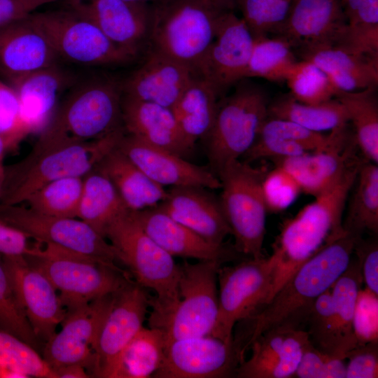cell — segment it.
<instances>
[{
    "instance_id": "19",
    "label": "cell",
    "mask_w": 378,
    "mask_h": 378,
    "mask_svg": "<svg viewBox=\"0 0 378 378\" xmlns=\"http://www.w3.org/2000/svg\"><path fill=\"white\" fill-rule=\"evenodd\" d=\"M66 7L92 22L118 48L136 59L147 50L149 4L124 0H65Z\"/></svg>"
},
{
    "instance_id": "26",
    "label": "cell",
    "mask_w": 378,
    "mask_h": 378,
    "mask_svg": "<svg viewBox=\"0 0 378 378\" xmlns=\"http://www.w3.org/2000/svg\"><path fill=\"white\" fill-rule=\"evenodd\" d=\"M356 141L349 128L332 147L321 151L276 160L289 172L302 192L316 197L335 184L344 173L360 162Z\"/></svg>"
},
{
    "instance_id": "16",
    "label": "cell",
    "mask_w": 378,
    "mask_h": 378,
    "mask_svg": "<svg viewBox=\"0 0 378 378\" xmlns=\"http://www.w3.org/2000/svg\"><path fill=\"white\" fill-rule=\"evenodd\" d=\"M144 288L130 280L114 293L94 345L91 377L106 378L119 354L143 327L150 300Z\"/></svg>"
},
{
    "instance_id": "3",
    "label": "cell",
    "mask_w": 378,
    "mask_h": 378,
    "mask_svg": "<svg viewBox=\"0 0 378 378\" xmlns=\"http://www.w3.org/2000/svg\"><path fill=\"white\" fill-rule=\"evenodd\" d=\"M122 80L103 74L80 76L59 102L29 155L104 137L124 129Z\"/></svg>"
},
{
    "instance_id": "38",
    "label": "cell",
    "mask_w": 378,
    "mask_h": 378,
    "mask_svg": "<svg viewBox=\"0 0 378 378\" xmlns=\"http://www.w3.org/2000/svg\"><path fill=\"white\" fill-rule=\"evenodd\" d=\"M376 88L340 92L336 98L348 113L358 147L369 161L377 164L378 103Z\"/></svg>"
},
{
    "instance_id": "45",
    "label": "cell",
    "mask_w": 378,
    "mask_h": 378,
    "mask_svg": "<svg viewBox=\"0 0 378 378\" xmlns=\"http://www.w3.org/2000/svg\"><path fill=\"white\" fill-rule=\"evenodd\" d=\"M307 325V330L312 344L318 349L336 356L331 287L321 293L313 302Z\"/></svg>"
},
{
    "instance_id": "47",
    "label": "cell",
    "mask_w": 378,
    "mask_h": 378,
    "mask_svg": "<svg viewBox=\"0 0 378 378\" xmlns=\"http://www.w3.org/2000/svg\"><path fill=\"white\" fill-rule=\"evenodd\" d=\"M344 360L318 349L310 342L304 347L293 377L346 378V364Z\"/></svg>"
},
{
    "instance_id": "59",
    "label": "cell",
    "mask_w": 378,
    "mask_h": 378,
    "mask_svg": "<svg viewBox=\"0 0 378 378\" xmlns=\"http://www.w3.org/2000/svg\"><path fill=\"white\" fill-rule=\"evenodd\" d=\"M124 1L134 2V3L150 4L155 0H124Z\"/></svg>"
},
{
    "instance_id": "40",
    "label": "cell",
    "mask_w": 378,
    "mask_h": 378,
    "mask_svg": "<svg viewBox=\"0 0 378 378\" xmlns=\"http://www.w3.org/2000/svg\"><path fill=\"white\" fill-rule=\"evenodd\" d=\"M56 378L39 352L27 343L0 329V378Z\"/></svg>"
},
{
    "instance_id": "50",
    "label": "cell",
    "mask_w": 378,
    "mask_h": 378,
    "mask_svg": "<svg viewBox=\"0 0 378 378\" xmlns=\"http://www.w3.org/2000/svg\"><path fill=\"white\" fill-rule=\"evenodd\" d=\"M353 254L358 262L363 285L378 295V244L375 239H363L359 237L355 243Z\"/></svg>"
},
{
    "instance_id": "48",
    "label": "cell",
    "mask_w": 378,
    "mask_h": 378,
    "mask_svg": "<svg viewBox=\"0 0 378 378\" xmlns=\"http://www.w3.org/2000/svg\"><path fill=\"white\" fill-rule=\"evenodd\" d=\"M0 135L9 150L16 148L28 134L20 115V102L13 87L0 78Z\"/></svg>"
},
{
    "instance_id": "7",
    "label": "cell",
    "mask_w": 378,
    "mask_h": 378,
    "mask_svg": "<svg viewBox=\"0 0 378 378\" xmlns=\"http://www.w3.org/2000/svg\"><path fill=\"white\" fill-rule=\"evenodd\" d=\"M235 85L229 96L219 100L212 128L204 139L209 169L216 176L247 152L268 118L269 102L263 89L243 79Z\"/></svg>"
},
{
    "instance_id": "33",
    "label": "cell",
    "mask_w": 378,
    "mask_h": 378,
    "mask_svg": "<svg viewBox=\"0 0 378 378\" xmlns=\"http://www.w3.org/2000/svg\"><path fill=\"white\" fill-rule=\"evenodd\" d=\"M362 286L358 262L356 259H351L346 269L331 286L335 354L342 359H346L349 352L358 346L354 329V316Z\"/></svg>"
},
{
    "instance_id": "25",
    "label": "cell",
    "mask_w": 378,
    "mask_h": 378,
    "mask_svg": "<svg viewBox=\"0 0 378 378\" xmlns=\"http://www.w3.org/2000/svg\"><path fill=\"white\" fill-rule=\"evenodd\" d=\"M195 76L181 63L146 50L142 63L122 80V94L172 108Z\"/></svg>"
},
{
    "instance_id": "10",
    "label": "cell",
    "mask_w": 378,
    "mask_h": 378,
    "mask_svg": "<svg viewBox=\"0 0 378 378\" xmlns=\"http://www.w3.org/2000/svg\"><path fill=\"white\" fill-rule=\"evenodd\" d=\"M266 170L236 160L219 172V200L234 237L235 250L249 258L265 257L267 206L262 191Z\"/></svg>"
},
{
    "instance_id": "23",
    "label": "cell",
    "mask_w": 378,
    "mask_h": 378,
    "mask_svg": "<svg viewBox=\"0 0 378 378\" xmlns=\"http://www.w3.org/2000/svg\"><path fill=\"white\" fill-rule=\"evenodd\" d=\"M80 76L60 64L33 72L12 87L28 135L41 133L50 122L59 102Z\"/></svg>"
},
{
    "instance_id": "6",
    "label": "cell",
    "mask_w": 378,
    "mask_h": 378,
    "mask_svg": "<svg viewBox=\"0 0 378 378\" xmlns=\"http://www.w3.org/2000/svg\"><path fill=\"white\" fill-rule=\"evenodd\" d=\"M104 237L115 249L119 261L126 265L136 282L151 289L152 313L171 309L179 300V265L142 229L128 210L106 228Z\"/></svg>"
},
{
    "instance_id": "22",
    "label": "cell",
    "mask_w": 378,
    "mask_h": 378,
    "mask_svg": "<svg viewBox=\"0 0 378 378\" xmlns=\"http://www.w3.org/2000/svg\"><path fill=\"white\" fill-rule=\"evenodd\" d=\"M117 148L150 179L163 187L194 186L210 190L221 187L219 178L210 169L189 162L125 132Z\"/></svg>"
},
{
    "instance_id": "21",
    "label": "cell",
    "mask_w": 378,
    "mask_h": 378,
    "mask_svg": "<svg viewBox=\"0 0 378 378\" xmlns=\"http://www.w3.org/2000/svg\"><path fill=\"white\" fill-rule=\"evenodd\" d=\"M29 15L0 27V78L13 85L24 76L60 64Z\"/></svg>"
},
{
    "instance_id": "51",
    "label": "cell",
    "mask_w": 378,
    "mask_h": 378,
    "mask_svg": "<svg viewBox=\"0 0 378 378\" xmlns=\"http://www.w3.org/2000/svg\"><path fill=\"white\" fill-rule=\"evenodd\" d=\"M346 358V378L378 377V342L356 346Z\"/></svg>"
},
{
    "instance_id": "39",
    "label": "cell",
    "mask_w": 378,
    "mask_h": 378,
    "mask_svg": "<svg viewBox=\"0 0 378 378\" xmlns=\"http://www.w3.org/2000/svg\"><path fill=\"white\" fill-rule=\"evenodd\" d=\"M292 46L280 36L255 38L246 76L285 81L298 62Z\"/></svg>"
},
{
    "instance_id": "36",
    "label": "cell",
    "mask_w": 378,
    "mask_h": 378,
    "mask_svg": "<svg viewBox=\"0 0 378 378\" xmlns=\"http://www.w3.org/2000/svg\"><path fill=\"white\" fill-rule=\"evenodd\" d=\"M349 197L348 214L343 223L344 229L360 237L365 232L377 234V164L370 161L360 162Z\"/></svg>"
},
{
    "instance_id": "49",
    "label": "cell",
    "mask_w": 378,
    "mask_h": 378,
    "mask_svg": "<svg viewBox=\"0 0 378 378\" xmlns=\"http://www.w3.org/2000/svg\"><path fill=\"white\" fill-rule=\"evenodd\" d=\"M354 329L358 345L378 342V295L365 288L358 295Z\"/></svg>"
},
{
    "instance_id": "58",
    "label": "cell",
    "mask_w": 378,
    "mask_h": 378,
    "mask_svg": "<svg viewBox=\"0 0 378 378\" xmlns=\"http://www.w3.org/2000/svg\"><path fill=\"white\" fill-rule=\"evenodd\" d=\"M5 167L3 164V161H0V192L4 178Z\"/></svg>"
},
{
    "instance_id": "41",
    "label": "cell",
    "mask_w": 378,
    "mask_h": 378,
    "mask_svg": "<svg viewBox=\"0 0 378 378\" xmlns=\"http://www.w3.org/2000/svg\"><path fill=\"white\" fill-rule=\"evenodd\" d=\"M83 177H65L50 182L25 201L29 208L39 214L77 218L81 198Z\"/></svg>"
},
{
    "instance_id": "5",
    "label": "cell",
    "mask_w": 378,
    "mask_h": 378,
    "mask_svg": "<svg viewBox=\"0 0 378 378\" xmlns=\"http://www.w3.org/2000/svg\"><path fill=\"white\" fill-rule=\"evenodd\" d=\"M124 134V129H120L97 139L28 155L19 163L5 167L0 204H20L50 182L65 177L85 176L118 146Z\"/></svg>"
},
{
    "instance_id": "30",
    "label": "cell",
    "mask_w": 378,
    "mask_h": 378,
    "mask_svg": "<svg viewBox=\"0 0 378 378\" xmlns=\"http://www.w3.org/2000/svg\"><path fill=\"white\" fill-rule=\"evenodd\" d=\"M302 59L321 69L339 92L377 88L378 57L362 55L333 46L300 50Z\"/></svg>"
},
{
    "instance_id": "57",
    "label": "cell",
    "mask_w": 378,
    "mask_h": 378,
    "mask_svg": "<svg viewBox=\"0 0 378 378\" xmlns=\"http://www.w3.org/2000/svg\"><path fill=\"white\" fill-rule=\"evenodd\" d=\"M31 4L36 9L39 6L50 3L55 0H26Z\"/></svg>"
},
{
    "instance_id": "52",
    "label": "cell",
    "mask_w": 378,
    "mask_h": 378,
    "mask_svg": "<svg viewBox=\"0 0 378 378\" xmlns=\"http://www.w3.org/2000/svg\"><path fill=\"white\" fill-rule=\"evenodd\" d=\"M347 24L378 27V0H340Z\"/></svg>"
},
{
    "instance_id": "43",
    "label": "cell",
    "mask_w": 378,
    "mask_h": 378,
    "mask_svg": "<svg viewBox=\"0 0 378 378\" xmlns=\"http://www.w3.org/2000/svg\"><path fill=\"white\" fill-rule=\"evenodd\" d=\"M293 0H234L254 38L279 35L287 20Z\"/></svg>"
},
{
    "instance_id": "17",
    "label": "cell",
    "mask_w": 378,
    "mask_h": 378,
    "mask_svg": "<svg viewBox=\"0 0 378 378\" xmlns=\"http://www.w3.org/2000/svg\"><path fill=\"white\" fill-rule=\"evenodd\" d=\"M254 39L241 18L234 10L228 11L202 58L196 75L211 84L221 97L229 88L246 78Z\"/></svg>"
},
{
    "instance_id": "27",
    "label": "cell",
    "mask_w": 378,
    "mask_h": 378,
    "mask_svg": "<svg viewBox=\"0 0 378 378\" xmlns=\"http://www.w3.org/2000/svg\"><path fill=\"white\" fill-rule=\"evenodd\" d=\"M131 213L146 234L173 257L216 261L222 265L237 258L239 253L235 249L209 242L158 206Z\"/></svg>"
},
{
    "instance_id": "32",
    "label": "cell",
    "mask_w": 378,
    "mask_h": 378,
    "mask_svg": "<svg viewBox=\"0 0 378 378\" xmlns=\"http://www.w3.org/2000/svg\"><path fill=\"white\" fill-rule=\"evenodd\" d=\"M220 97L211 84L196 76L172 108L181 131L192 143L207 137Z\"/></svg>"
},
{
    "instance_id": "60",
    "label": "cell",
    "mask_w": 378,
    "mask_h": 378,
    "mask_svg": "<svg viewBox=\"0 0 378 378\" xmlns=\"http://www.w3.org/2000/svg\"><path fill=\"white\" fill-rule=\"evenodd\" d=\"M229 1H232L233 3H234V0H229ZM234 4H235V3H234Z\"/></svg>"
},
{
    "instance_id": "29",
    "label": "cell",
    "mask_w": 378,
    "mask_h": 378,
    "mask_svg": "<svg viewBox=\"0 0 378 378\" xmlns=\"http://www.w3.org/2000/svg\"><path fill=\"white\" fill-rule=\"evenodd\" d=\"M347 22L340 0H293L276 36L300 50L331 45Z\"/></svg>"
},
{
    "instance_id": "11",
    "label": "cell",
    "mask_w": 378,
    "mask_h": 378,
    "mask_svg": "<svg viewBox=\"0 0 378 378\" xmlns=\"http://www.w3.org/2000/svg\"><path fill=\"white\" fill-rule=\"evenodd\" d=\"M29 18L62 62L104 67L127 64L135 59L115 46L92 22L68 7L33 12Z\"/></svg>"
},
{
    "instance_id": "44",
    "label": "cell",
    "mask_w": 378,
    "mask_h": 378,
    "mask_svg": "<svg viewBox=\"0 0 378 378\" xmlns=\"http://www.w3.org/2000/svg\"><path fill=\"white\" fill-rule=\"evenodd\" d=\"M0 329L10 333L38 351L43 347L21 307L0 254Z\"/></svg>"
},
{
    "instance_id": "53",
    "label": "cell",
    "mask_w": 378,
    "mask_h": 378,
    "mask_svg": "<svg viewBox=\"0 0 378 378\" xmlns=\"http://www.w3.org/2000/svg\"><path fill=\"white\" fill-rule=\"evenodd\" d=\"M31 239L21 230L0 220V254L7 257H25L34 251Z\"/></svg>"
},
{
    "instance_id": "46",
    "label": "cell",
    "mask_w": 378,
    "mask_h": 378,
    "mask_svg": "<svg viewBox=\"0 0 378 378\" xmlns=\"http://www.w3.org/2000/svg\"><path fill=\"white\" fill-rule=\"evenodd\" d=\"M262 191L267 211L271 212L287 209L302 192L293 176L279 165L265 175Z\"/></svg>"
},
{
    "instance_id": "54",
    "label": "cell",
    "mask_w": 378,
    "mask_h": 378,
    "mask_svg": "<svg viewBox=\"0 0 378 378\" xmlns=\"http://www.w3.org/2000/svg\"><path fill=\"white\" fill-rule=\"evenodd\" d=\"M35 10L26 0H0V27L24 18Z\"/></svg>"
},
{
    "instance_id": "35",
    "label": "cell",
    "mask_w": 378,
    "mask_h": 378,
    "mask_svg": "<svg viewBox=\"0 0 378 378\" xmlns=\"http://www.w3.org/2000/svg\"><path fill=\"white\" fill-rule=\"evenodd\" d=\"M128 210L105 174L94 169L83 176L78 218L90 225L104 237L106 227Z\"/></svg>"
},
{
    "instance_id": "31",
    "label": "cell",
    "mask_w": 378,
    "mask_h": 378,
    "mask_svg": "<svg viewBox=\"0 0 378 378\" xmlns=\"http://www.w3.org/2000/svg\"><path fill=\"white\" fill-rule=\"evenodd\" d=\"M94 169L109 178L130 211L155 207L167 196L164 187L150 179L117 146Z\"/></svg>"
},
{
    "instance_id": "8",
    "label": "cell",
    "mask_w": 378,
    "mask_h": 378,
    "mask_svg": "<svg viewBox=\"0 0 378 378\" xmlns=\"http://www.w3.org/2000/svg\"><path fill=\"white\" fill-rule=\"evenodd\" d=\"M179 300L171 309L150 312L148 327L162 332L166 344L176 340L210 335L218 309V271L222 264L198 260L178 264Z\"/></svg>"
},
{
    "instance_id": "4",
    "label": "cell",
    "mask_w": 378,
    "mask_h": 378,
    "mask_svg": "<svg viewBox=\"0 0 378 378\" xmlns=\"http://www.w3.org/2000/svg\"><path fill=\"white\" fill-rule=\"evenodd\" d=\"M149 6L147 50L181 63L195 76L223 17L235 9L228 0H155Z\"/></svg>"
},
{
    "instance_id": "28",
    "label": "cell",
    "mask_w": 378,
    "mask_h": 378,
    "mask_svg": "<svg viewBox=\"0 0 378 378\" xmlns=\"http://www.w3.org/2000/svg\"><path fill=\"white\" fill-rule=\"evenodd\" d=\"M121 111L126 134L183 158L194 150L171 108L122 94Z\"/></svg>"
},
{
    "instance_id": "12",
    "label": "cell",
    "mask_w": 378,
    "mask_h": 378,
    "mask_svg": "<svg viewBox=\"0 0 378 378\" xmlns=\"http://www.w3.org/2000/svg\"><path fill=\"white\" fill-rule=\"evenodd\" d=\"M0 220L15 227L42 244H52L125 271L113 246L100 233L78 218L57 217L29 207L0 204Z\"/></svg>"
},
{
    "instance_id": "56",
    "label": "cell",
    "mask_w": 378,
    "mask_h": 378,
    "mask_svg": "<svg viewBox=\"0 0 378 378\" xmlns=\"http://www.w3.org/2000/svg\"><path fill=\"white\" fill-rule=\"evenodd\" d=\"M8 150L9 148L6 141L0 135V161H3L5 153Z\"/></svg>"
},
{
    "instance_id": "42",
    "label": "cell",
    "mask_w": 378,
    "mask_h": 378,
    "mask_svg": "<svg viewBox=\"0 0 378 378\" xmlns=\"http://www.w3.org/2000/svg\"><path fill=\"white\" fill-rule=\"evenodd\" d=\"M285 82L290 90L289 94L307 104L330 100L340 92L321 69L304 59L298 60Z\"/></svg>"
},
{
    "instance_id": "14",
    "label": "cell",
    "mask_w": 378,
    "mask_h": 378,
    "mask_svg": "<svg viewBox=\"0 0 378 378\" xmlns=\"http://www.w3.org/2000/svg\"><path fill=\"white\" fill-rule=\"evenodd\" d=\"M114 293L66 309L60 331L55 332L42 349V357L53 372L76 364L83 366L92 377L94 345L111 308Z\"/></svg>"
},
{
    "instance_id": "34",
    "label": "cell",
    "mask_w": 378,
    "mask_h": 378,
    "mask_svg": "<svg viewBox=\"0 0 378 378\" xmlns=\"http://www.w3.org/2000/svg\"><path fill=\"white\" fill-rule=\"evenodd\" d=\"M165 346L161 331L143 326L119 354L106 378L152 377L162 365Z\"/></svg>"
},
{
    "instance_id": "20",
    "label": "cell",
    "mask_w": 378,
    "mask_h": 378,
    "mask_svg": "<svg viewBox=\"0 0 378 378\" xmlns=\"http://www.w3.org/2000/svg\"><path fill=\"white\" fill-rule=\"evenodd\" d=\"M305 325L286 323L275 326L251 343V355L236 370L239 378L293 377L304 347L312 342Z\"/></svg>"
},
{
    "instance_id": "55",
    "label": "cell",
    "mask_w": 378,
    "mask_h": 378,
    "mask_svg": "<svg viewBox=\"0 0 378 378\" xmlns=\"http://www.w3.org/2000/svg\"><path fill=\"white\" fill-rule=\"evenodd\" d=\"M56 378H88L90 377L87 370L80 365H69L54 370Z\"/></svg>"
},
{
    "instance_id": "9",
    "label": "cell",
    "mask_w": 378,
    "mask_h": 378,
    "mask_svg": "<svg viewBox=\"0 0 378 378\" xmlns=\"http://www.w3.org/2000/svg\"><path fill=\"white\" fill-rule=\"evenodd\" d=\"M43 244L44 247L36 241L33 254L25 258L50 281L66 309L111 294L131 280L126 271L52 244Z\"/></svg>"
},
{
    "instance_id": "1",
    "label": "cell",
    "mask_w": 378,
    "mask_h": 378,
    "mask_svg": "<svg viewBox=\"0 0 378 378\" xmlns=\"http://www.w3.org/2000/svg\"><path fill=\"white\" fill-rule=\"evenodd\" d=\"M359 236L345 230L304 262L273 298L241 321L246 326L233 336L241 355L265 331L286 323L307 325L314 300L346 269Z\"/></svg>"
},
{
    "instance_id": "37",
    "label": "cell",
    "mask_w": 378,
    "mask_h": 378,
    "mask_svg": "<svg viewBox=\"0 0 378 378\" xmlns=\"http://www.w3.org/2000/svg\"><path fill=\"white\" fill-rule=\"evenodd\" d=\"M268 118L289 120L317 132L331 131L349 122L345 107L337 98L307 104L289 94L269 103Z\"/></svg>"
},
{
    "instance_id": "2",
    "label": "cell",
    "mask_w": 378,
    "mask_h": 378,
    "mask_svg": "<svg viewBox=\"0 0 378 378\" xmlns=\"http://www.w3.org/2000/svg\"><path fill=\"white\" fill-rule=\"evenodd\" d=\"M360 162L284 222L268 257L272 282L266 303L304 262L345 232L342 216Z\"/></svg>"
},
{
    "instance_id": "24",
    "label": "cell",
    "mask_w": 378,
    "mask_h": 378,
    "mask_svg": "<svg viewBox=\"0 0 378 378\" xmlns=\"http://www.w3.org/2000/svg\"><path fill=\"white\" fill-rule=\"evenodd\" d=\"M209 190L194 186L171 187L156 206L209 242L223 245L231 230L219 198Z\"/></svg>"
},
{
    "instance_id": "15",
    "label": "cell",
    "mask_w": 378,
    "mask_h": 378,
    "mask_svg": "<svg viewBox=\"0 0 378 378\" xmlns=\"http://www.w3.org/2000/svg\"><path fill=\"white\" fill-rule=\"evenodd\" d=\"M242 361L234 342L226 343L211 335L185 337L166 344L162 365L152 377H235Z\"/></svg>"
},
{
    "instance_id": "13",
    "label": "cell",
    "mask_w": 378,
    "mask_h": 378,
    "mask_svg": "<svg viewBox=\"0 0 378 378\" xmlns=\"http://www.w3.org/2000/svg\"><path fill=\"white\" fill-rule=\"evenodd\" d=\"M272 282L269 258H249L218 271V309L210 335L233 342L235 326L265 304Z\"/></svg>"
},
{
    "instance_id": "18",
    "label": "cell",
    "mask_w": 378,
    "mask_h": 378,
    "mask_svg": "<svg viewBox=\"0 0 378 378\" xmlns=\"http://www.w3.org/2000/svg\"><path fill=\"white\" fill-rule=\"evenodd\" d=\"M19 303L37 338L44 344L56 332L66 309L47 276L25 257L3 256Z\"/></svg>"
}]
</instances>
